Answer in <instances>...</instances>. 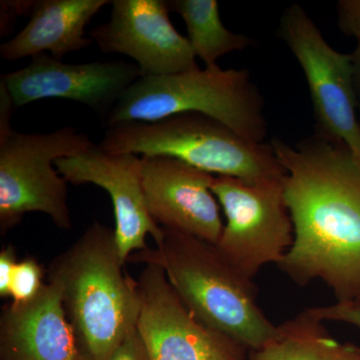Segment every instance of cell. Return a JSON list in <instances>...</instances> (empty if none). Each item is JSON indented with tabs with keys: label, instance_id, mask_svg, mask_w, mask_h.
<instances>
[{
	"label": "cell",
	"instance_id": "6da1fadb",
	"mask_svg": "<svg viewBox=\"0 0 360 360\" xmlns=\"http://www.w3.org/2000/svg\"><path fill=\"white\" fill-rule=\"evenodd\" d=\"M284 169L293 243L277 266L305 286L321 279L338 302L360 300V162L343 144L316 134L293 148L274 137Z\"/></svg>",
	"mask_w": 360,
	"mask_h": 360
},
{
	"label": "cell",
	"instance_id": "7a4b0ae2",
	"mask_svg": "<svg viewBox=\"0 0 360 360\" xmlns=\"http://www.w3.org/2000/svg\"><path fill=\"white\" fill-rule=\"evenodd\" d=\"M124 266L115 229L97 221L49 266V281L60 288L66 317L87 360H108L136 328L139 285Z\"/></svg>",
	"mask_w": 360,
	"mask_h": 360
},
{
	"label": "cell",
	"instance_id": "3957f363",
	"mask_svg": "<svg viewBox=\"0 0 360 360\" xmlns=\"http://www.w3.org/2000/svg\"><path fill=\"white\" fill-rule=\"evenodd\" d=\"M155 248L129 255L127 262L160 266L191 314L206 328L251 352L276 335L277 326L257 302V288L231 266L217 246L184 232L162 227Z\"/></svg>",
	"mask_w": 360,
	"mask_h": 360
},
{
	"label": "cell",
	"instance_id": "277c9868",
	"mask_svg": "<svg viewBox=\"0 0 360 360\" xmlns=\"http://www.w3.org/2000/svg\"><path fill=\"white\" fill-rule=\"evenodd\" d=\"M186 112L214 118L257 143H264L267 136L264 97L250 71L222 70L217 65L139 77L103 122L110 127Z\"/></svg>",
	"mask_w": 360,
	"mask_h": 360
},
{
	"label": "cell",
	"instance_id": "5b68a950",
	"mask_svg": "<svg viewBox=\"0 0 360 360\" xmlns=\"http://www.w3.org/2000/svg\"><path fill=\"white\" fill-rule=\"evenodd\" d=\"M99 148L113 155L167 156L210 174L248 181L283 179L285 174L270 142L248 141L200 113L113 125L106 130Z\"/></svg>",
	"mask_w": 360,
	"mask_h": 360
},
{
	"label": "cell",
	"instance_id": "8992f818",
	"mask_svg": "<svg viewBox=\"0 0 360 360\" xmlns=\"http://www.w3.org/2000/svg\"><path fill=\"white\" fill-rule=\"evenodd\" d=\"M14 104L0 82V232L20 224L26 213L41 212L61 229L72 227L68 181L56 160L89 150L84 132L65 127L49 134H21L11 125Z\"/></svg>",
	"mask_w": 360,
	"mask_h": 360
},
{
	"label": "cell",
	"instance_id": "52a82bcc",
	"mask_svg": "<svg viewBox=\"0 0 360 360\" xmlns=\"http://www.w3.org/2000/svg\"><path fill=\"white\" fill-rule=\"evenodd\" d=\"M277 37L304 73L314 108V134L347 146L360 162V122L352 53L333 49L297 4L283 11Z\"/></svg>",
	"mask_w": 360,
	"mask_h": 360
},
{
	"label": "cell",
	"instance_id": "ba28073f",
	"mask_svg": "<svg viewBox=\"0 0 360 360\" xmlns=\"http://www.w3.org/2000/svg\"><path fill=\"white\" fill-rule=\"evenodd\" d=\"M212 191L226 219L215 245L224 259L250 281L264 265L279 264L295 238L283 179L248 181L220 175Z\"/></svg>",
	"mask_w": 360,
	"mask_h": 360
},
{
	"label": "cell",
	"instance_id": "9c48e42d",
	"mask_svg": "<svg viewBox=\"0 0 360 360\" xmlns=\"http://www.w3.org/2000/svg\"><path fill=\"white\" fill-rule=\"evenodd\" d=\"M141 311L136 328L149 360H248V348L206 328L187 309L156 265L137 278Z\"/></svg>",
	"mask_w": 360,
	"mask_h": 360
},
{
	"label": "cell",
	"instance_id": "30bf717a",
	"mask_svg": "<svg viewBox=\"0 0 360 360\" xmlns=\"http://www.w3.org/2000/svg\"><path fill=\"white\" fill-rule=\"evenodd\" d=\"M141 77L139 66L127 61L66 65L41 53L33 56L25 68L2 75L0 82L15 108L41 99L61 98L84 104L104 120Z\"/></svg>",
	"mask_w": 360,
	"mask_h": 360
},
{
	"label": "cell",
	"instance_id": "8fae6325",
	"mask_svg": "<svg viewBox=\"0 0 360 360\" xmlns=\"http://www.w3.org/2000/svg\"><path fill=\"white\" fill-rule=\"evenodd\" d=\"M110 20L90 32L103 53L134 59L143 75H167L198 68L187 37L170 22L163 0H113Z\"/></svg>",
	"mask_w": 360,
	"mask_h": 360
},
{
	"label": "cell",
	"instance_id": "7c38bea8",
	"mask_svg": "<svg viewBox=\"0 0 360 360\" xmlns=\"http://www.w3.org/2000/svg\"><path fill=\"white\" fill-rule=\"evenodd\" d=\"M139 156L113 155L94 144L80 155L59 158L54 162L66 181L75 186L94 184L110 194L116 243L125 264L130 255L148 248L146 241L148 234L156 245L163 238L162 227L151 219L146 207Z\"/></svg>",
	"mask_w": 360,
	"mask_h": 360
},
{
	"label": "cell",
	"instance_id": "4fadbf2b",
	"mask_svg": "<svg viewBox=\"0 0 360 360\" xmlns=\"http://www.w3.org/2000/svg\"><path fill=\"white\" fill-rule=\"evenodd\" d=\"M141 177L151 219L217 245L224 222L212 193L215 176L167 156H141Z\"/></svg>",
	"mask_w": 360,
	"mask_h": 360
},
{
	"label": "cell",
	"instance_id": "5bb4252c",
	"mask_svg": "<svg viewBox=\"0 0 360 360\" xmlns=\"http://www.w3.org/2000/svg\"><path fill=\"white\" fill-rule=\"evenodd\" d=\"M0 360H87L58 283L49 281L30 302L2 307Z\"/></svg>",
	"mask_w": 360,
	"mask_h": 360
},
{
	"label": "cell",
	"instance_id": "9a60e30c",
	"mask_svg": "<svg viewBox=\"0 0 360 360\" xmlns=\"http://www.w3.org/2000/svg\"><path fill=\"white\" fill-rule=\"evenodd\" d=\"M108 4L110 0H37L25 27L0 45V56L15 61L51 52L60 60L87 49L94 40L85 35V27Z\"/></svg>",
	"mask_w": 360,
	"mask_h": 360
},
{
	"label": "cell",
	"instance_id": "2e32d148",
	"mask_svg": "<svg viewBox=\"0 0 360 360\" xmlns=\"http://www.w3.org/2000/svg\"><path fill=\"white\" fill-rule=\"evenodd\" d=\"M250 360H359L360 347L335 340L309 309L277 326L276 335Z\"/></svg>",
	"mask_w": 360,
	"mask_h": 360
},
{
	"label": "cell",
	"instance_id": "e0dca14e",
	"mask_svg": "<svg viewBox=\"0 0 360 360\" xmlns=\"http://www.w3.org/2000/svg\"><path fill=\"white\" fill-rule=\"evenodd\" d=\"M167 4L169 11L186 22L187 39L205 66L217 65V59L225 54L243 51L252 44L250 37L225 27L217 0H168Z\"/></svg>",
	"mask_w": 360,
	"mask_h": 360
},
{
	"label": "cell",
	"instance_id": "ac0fdd59",
	"mask_svg": "<svg viewBox=\"0 0 360 360\" xmlns=\"http://www.w3.org/2000/svg\"><path fill=\"white\" fill-rule=\"evenodd\" d=\"M44 270L35 258L25 257L16 264L11 283V296L15 304L30 302L45 285Z\"/></svg>",
	"mask_w": 360,
	"mask_h": 360
},
{
	"label": "cell",
	"instance_id": "d6986e66",
	"mask_svg": "<svg viewBox=\"0 0 360 360\" xmlns=\"http://www.w3.org/2000/svg\"><path fill=\"white\" fill-rule=\"evenodd\" d=\"M309 310L319 321L343 322L360 329V300L336 302L328 307H311Z\"/></svg>",
	"mask_w": 360,
	"mask_h": 360
},
{
	"label": "cell",
	"instance_id": "ffe728a7",
	"mask_svg": "<svg viewBox=\"0 0 360 360\" xmlns=\"http://www.w3.org/2000/svg\"><path fill=\"white\" fill-rule=\"evenodd\" d=\"M338 25L343 34L360 41V0H340L336 6Z\"/></svg>",
	"mask_w": 360,
	"mask_h": 360
},
{
	"label": "cell",
	"instance_id": "44dd1931",
	"mask_svg": "<svg viewBox=\"0 0 360 360\" xmlns=\"http://www.w3.org/2000/svg\"><path fill=\"white\" fill-rule=\"evenodd\" d=\"M108 360H149L137 328L125 338Z\"/></svg>",
	"mask_w": 360,
	"mask_h": 360
},
{
	"label": "cell",
	"instance_id": "7402d4cb",
	"mask_svg": "<svg viewBox=\"0 0 360 360\" xmlns=\"http://www.w3.org/2000/svg\"><path fill=\"white\" fill-rule=\"evenodd\" d=\"M15 248L13 245L4 246L0 251V297L11 296V283L14 269L18 264Z\"/></svg>",
	"mask_w": 360,
	"mask_h": 360
},
{
	"label": "cell",
	"instance_id": "603a6c76",
	"mask_svg": "<svg viewBox=\"0 0 360 360\" xmlns=\"http://www.w3.org/2000/svg\"><path fill=\"white\" fill-rule=\"evenodd\" d=\"M35 1H0V22H1V37L6 35L13 27L18 16L32 14Z\"/></svg>",
	"mask_w": 360,
	"mask_h": 360
},
{
	"label": "cell",
	"instance_id": "cb8c5ba5",
	"mask_svg": "<svg viewBox=\"0 0 360 360\" xmlns=\"http://www.w3.org/2000/svg\"><path fill=\"white\" fill-rule=\"evenodd\" d=\"M354 68L355 94H356L357 110L360 115V41L357 42L356 49L352 53ZM360 122V118H359Z\"/></svg>",
	"mask_w": 360,
	"mask_h": 360
},
{
	"label": "cell",
	"instance_id": "d4e9b609",
	"mask_svg": "<svg viewBox=\"0 0 360 360\" xmlns=\"http://www.w3.org/2000/svg\"><path fill=\"white\" fill-rule=\"evenodd\" d=\"M248 360H250V359H248Z\"/></svg>",
	"mask_w": 360,
	"mask_h": 360
},
{
	"label": "cell",
	"instance_id": "484cf974",
	"mask_svg": "<svg viewBox=\"0 0 360 360\" xmlns=\"http://www.w3.org/2000/svg\"><path fill=\"white\" fill-rule=\"evenodd\" d=\"M360 360V359H359Z\"/></svg>",
	"mask_w": 360,
	"mask_h": 360
}]
</instances>
